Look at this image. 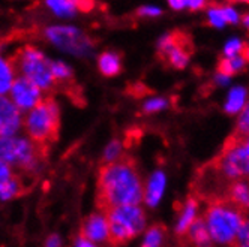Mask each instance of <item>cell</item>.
Segmentation results:
<instances>
[{
  "label": "cell",
  "instance_id": "6da1fadb",
  "mask_svg": "<svg viewBox=\"0 0 249 247\" xmlns=\"http://www.w3.org/2000/svg\"><path fill=\"white\" fill-rule=\"evenodd\" d=\"M143 199L144 186L132 157L122 156L117 162L101 166L96 205L102 213L117 207L138 205Z\"/></svg>",
  "mask_w": 249,
  "mask_h": 247
},
{
  "label": "cell",
  "instance_id": "7a4b0ae2",
  "mask_svg": "<svg viewBox=\"0 0 249 247\" xmlns=\"http://www.w3.org/2000/svg\"><path fill=\"white\" fill-rule=\"evenodd\" d=\"M213 241L231 246L245 222V214L225 199L207 202L203 216Z\"/></svg>",
  "mask_w": 249,
  "mask_h": 247
},
{
  "label": "cell",
  "instance_id": "3957f363",
  "mask_svg": "<svg viewBox=\"0 0 249 247\" xmlns=\"http://www.w3.org/2000/svg\"><path fill=\"white\" fill-rule=\"evenodd\" d=\"M24 126L30 141L48 148V144L57 139L60 128V111L56 100L53 98L41 99L36 107L30 110Z\"/></svg>",
  "mask_w": 249,
  "mask_h": 247
},
{
  "label": "cell",
  "instance_id": "277c9868",
  "mask_svg": "<svg viewBox=\"0 0 249 247\" xmlns=\"http://www.w3.org/2000/svg\"><path fill=\"white\" fill-rule=\"evenodd\" d=\"M14 72L18 70L21 78L35 84L39 90L50 92L56 87L51 72V60H48L39 49L32 45L23 47L14 59L9 60Z\"/></svg>",
  "mask_w": 249,
  "mask_h": 247
},
{
  "label": "cell",
  "instance_id": "5b68a950",
  "mask_svg": "<svg viewBox=\"0 0 249 247\" xmlns=\"http://www.w3.org/2000/svg\"><path fill=\"white\" fill-rule=\"evenodd\" d=\"M108 220V244L119 247L135 238L146 226V214L138 205L117 207L105 213Z\"/></svg>",
  "mask_w": 249,
  "mask_h": 247
},
{
  "label": "cell",
  "instance_id": "8992f818",
  "mask_svg": "<svg viewBox=\"0 0 249 247\" xmlns=\"http://www.w3.org/2000/svg\"><path fill=\"white\" fill-rule=\"evenodd\" d=\"M45 147L24 138H0V161L8 165H17L24 171H35L47 156Z\"/></svg>",
  "mask_w": 249,
  "mask_h": 247
},
{
  "label": "cell",
  "instance_id": "52a82bcc",
  "mask_svg": "<svg viewBox=\"0 0 249 247\" xmlns=\"http://www.w3.org/2000/svg\"><path fill=\"white\" fill-rule=\"evenodd\" d=\"M194 52V42L191 34L174 30L159 41L158 57L165 66L173 69H183Z\"/></svg>",
  "mask_w": 249,
  "mask_h": 247
},
{
  "label": "cell",
  "instance_id": "ba28073f",
  "mask_svg": "<svg viewBox=\"0 0 249 247\" xmlns=\"http://www.w3.org/2000/svg\"><path fill=\"white\" fill-rule=\"evenodd\" d=\"M45 36L50 42L56 44L66 51L74 52V54H86L92 48V42L89 41L86 34L74 27H50L45 30Z\"/></svg>",
  "mask_w": 249,
  "mask_h": 247
},
{
  "label": "cell",
  "instance_id": "9c48e42d",
  "mask_svg": "<svg viewBox=\"0 0 249 247\" xmlns=\"http://www.w3.org/2000/svg\"><path fill=\"white\" fill-rule=\"evenodd\" d=\"M11 100L20 111L33 110L41 102V90L26 78H15L11 87Z\"/></svg>",
  "mask_w": 249,
  "mask_h": 247
},
{
  "label": "cell",
  "instance_id": "30bf717a",
  "mask_svg": "<svg viewBox=\"0 0 249 247\" xmlns=\"http://www.w3.org/2000/svg\"><path fill=\"white\" fill-rule=\"evenodd\" d=\"M80 237L92 243H108V220L105 213H93L87 216L81 223Z\"/></svg>",
  "mask_w": 249,
  "mask_h": 247
},
{
  "label": "cell",
  "instance_id": "8fae6325",
  "mask_svg": "<svg viewBox=\"0 0 249 247\" xmlns=\"http://www.w3.org/2000/svg\"><path fill=\"white\" fill-rule=\"evenodd\" d=\"M21 126V111L14 102L0 96V138L12 136Z\"/></svg>",
  "mask_w": 249,
  "mask_h": 247
},
{
  "label": "cell",
  "instance_id": "7c38bea8",
  "mask_svg": "<svg viewBox=\"0 0 249 247\" xmlns=\"http://www.w3.org/2000/svg\"><path fill=\"white\" fill-rule=\"evenodd\" d=\"M224 199L245 214L246 211H249V184L245 180L231 183L225 190Z\"/></svg>",
  "mask_w": 249,
  "mask_h": 247
},
{
  "label": "cell",
  "instance_id": "4fadbf2b",
  "mask_svg": "<svg viewBox=\"0 0 249 247\" xmlns=\"http://www.w3.org/2000/svg\"><path fill=\"white\" fill-rule=\"evenodd\" d=\"M198 202H200V199L195 195H192V193L185 201V204L180 210L179 220H177V228H176V232L179 237H185L189 226L195 220V213H197V210H198Z\"/></svg>",
  "mask_w": 249,
  "mask_h": 247
},
{
  "label": "cell",
  "instance_id": "5bb4252c",
  "mask_svg": "<svg viewBox=\"0 0 249 247\" xmlns=\"http://www.w3.org/2000/svg\"><path fill=\"white\" fill-rule=\"evenodd\" d=\"M185 237L186 241L194 247H210L212 244V237L209 234V229L203 217H195Z\"/></svg>",
  "mask_w": 249,
  "mask_h": 247
},
{
  "label": "cell",
  "instance_id": "9a60e30c",
  "mask_svg": "<svg viewBox=\"0 0 249 247\" xmlns=\"http://www.w3.org/2000/svg\"><path fill=\"white\" fill-rule=\"evenodd\" d=\"M164 187H165V175L162 171H156L150 177L144 189V201L149 207H155L159 202V199L162 197Z\"/></svg>",
  "mask_w": 249,
  "mask_h": 247
},
{
  "label": "cell",
  "instance_id": "2e32d148",
  "mask_svg": "<svg viewBox=\"0 0 249 247\" xmlns=\"http://www.w3.org/2000/svg\"><path fill=\"white\" fill-rule=\"evenodd\" d=\"M98 67L101 74L105 77H116L122 72V60L120 56L113 51H105L98 59Z\"/></svg>",
  "mask_w": 249,
  "mask_h": 247
},
{
  "label": "cell",
  "instance_id": "e0dca14e",
  "mask_svg": "<svg viewBox=\"0 0 249 247\" xmlns=\"http://www.w3.org/2000/svg\"><path fill=\"white\" fill-rule=\"evenodd\" d=\"M245 60L242 59V56H236V57H222L218 62V74L222 77L230 78L231 75H234L243 69L245 66Z\"/></svg>",
  "mask_w": 249,
  "mask_h": 247
},
{
  "label": "cell",
  "instance_id": "ac0fdd59",
  "mask_svg": "<svg viewBox=\"0 0 249 247\" xmlns=\"http://www.w3.org/2000/svg\"><path fill=\"white\" fill-rule=\"evenodd\" d=\"M24 193V184L21 183V180L18 177H14L8 181L0 183V199L8 201L17 197H21Z\"/></svg>",
  "mask_w": 249,
  "mask_h": 247
},
{
  "label": "cell",
  "instance_id": "d6986e66",
  "mask_svg": "<svg viewBox=\"0 0 249 247\" xmlns=\"http://www.w3.org/2000/svg\"><path fill=\"white\" fill-rule=\"evenodd\" d=\"M245 99H246V92L243 87H236L230 92L227 103H225V111L228 114H236L245 107Z\"/></svg>",
  "mask_w": 249,
  "mask_h": 247
},
{
  "label": "cell",
  "instance_id": "ffe728a7",
  "mask_svg": "<svg viewBox=\"0 0 249 247\" xmlns=\"http://www.w3.org/2000/svg\"><path fill=\"white\" fill-rule=\"evenodd\" d=\"M165 232H167V229L164 225H161V223L153 225L146 232V237H144V241L141 244V247H161Z\"/></svg>",
  "mask_w": 249,
  "mask_h": 247
},
{
  "label": "cell",
  "instance_id": "44dd1931",
  "mask_svg": "<svg viewBox=\"0 0 249 247\" xmlns=\"http://www.w3.org/2000/svg\"><path fill=\"white\" fill-rule=\"evenodd\" d=\"M14 80V69L11 63L0 57V96L11 90Z\"/></svg>",
  "mask_w": 249,
  "mask_h": 247
},
{
  "label": "cell",
  "instance_id": "7402d4cb",
  "mask_svg": "<svg viewBox=\"0 0 249 247\" xmlns=\"http://www.w3.org/2000/svg\"><path fill=\"white\" fill-rule=\"evenodd\" d=\"M51 72L56 84H72V70L63 62H51Z\"/></svg>",
  "mask_w": 249,
  "mask_h": 247
},
{
  "label": "cell",
  "instance_id": "603a6c76",
  "mask_svg": "<svg viewBox=\"0 0 249 247\" xmlns=\"http://www.w3.org/2000/svg\"><path fill=\"white\" fill-rule=\"evenodd\" d=\"M47 6L56 12L57 15L62 16H69V15H74L77 12V2H71V0H50L47 2Z\"/></svg>",
  "mask_w": 249,
  "mask_h": 247
},
{
  "label": "cell",
  "instance_id": "cb8c5ba5",
  "mask_svg": "<svg viewBox=\"0 0 249 247\" xmlns=\"http://www.w3.org/2000/svg\"><path fill=\"white\" fill-rule=\"evenodd\" d=\"M122 144L120 141L114 139L111 143L107 146L105 151H104V157H102V165H108V164H113V162H117L119 159L122 157Z\"/></svg>",
  "mask_w": 249,
  "mask_h": 247
},
{
  "label": "cell",
  "instance_id": "d4e9b609",
  "mask_svg": "<svg viewBox=\"0 0 249 247\" xmlns=\"http://www.w3.org/2000/svg\"><path fill=\"white\" fill-rule=\"evenodd\" d=\"M233 133L240 136V138L249 136V103L246 105V107H243V111L239 115L237 125H236V129Z\"/></svg>",
  "mask_w": 249,
  "mask_h": 247
},
{
  "label": "cell",
  "instance_id": "484cf974",
  "mask_svg": "<svg viewBox=\"0 0 249 247\" xmlns=\"http://www.w3.org/2000/svg\"><path fill=\"white\" fill-rule=\"evenodd\" d=\"M230 247H249V219H245L243 225L239 229L236 240Z\"/></svg>",
  "mask_w": 249,
  "mask_h": 247
},
{
  "label": "cell",
  "instance_id": "4316f807",
  "mask_svg": "<svg viewBox=\"0 0 249 247\" xmlns=\"http://www.w3.org/2000/svg\"><path fill=\"white\" fill-rule=\"evenodd\" d=\"M209 23L215 27H224L227 23H225V18H224V11H222V6L219 8H210L209 9Z\"/></svg>",
  "mask_w": 249,
  "mask_h": 247
},
{
  "label": "cell",
  "instance_id": "83f0119b",
  "mask_svg": "<svg viewBox=\"0 0 249 247\" xmlns=\"http://www.w3.org/2000/svg\"><path fill=\"white\" fill-rule=\"evenodd\" d=\"M168 102L162 98H156V99H152V100H147L143 107V111L146 114H152V113H156V111H161L164 108H167Z\"/></svg>",
  "mask_w": 249,
  "mask_h": 247
},
{
  "label": "cell",
  "instance_id": "f1b7e54d",
  "mask_svg": "<svg viewBox=\"0 0 249 247\" xmlns=\"http://www.w3.org/2000/svg\"><path fill=\"white\" fill-rule=\"evenodd\" d=\"M243 48V44L239 41V39H231L225 48H224V54L225 57H236V56H240V51Z\"/></svg>",
  "mask_w": 249,
  "mask_h": 247
},
{
  "label": "cell",
  "instance_id": "f546056e",
  "mask_svg": "<svg viewBox=\"0 0 249 247\" xmlns=\"http://www.w3.org/2000/svg\"><path fill=\"white\" fill-rule=\"evenodd\" d=\"M14 177V174H12V169L11 166L3 162V161H0V183H3V181H8Z\"/></svg>",
  "mask_w": 249,
  "mask_h": 247
},
{
  "label": "cell",
  "instance_id": "4dcf8cb0",
  "mask_svg": "<svg viewBox=\"0 0 249 247\" xmlns=\"http://www.w3.org/2000/svg\"><path fill=\"white\" fill-rule=\"evenodd\" d=\"M162 12L159 8H155V6H143L137 11V15L140 16H159Z\"/></svg>",
  "mask_w": 249,
  "mask_h": 247
},
{
  "label": "cell",
  "instance_id": "1f68e13d",
  "mask_svg": "<svg viewBox=\"0 0 249 247\" xmlns=\"http://www.w3.org/2000/svg\"><path fill=\"white\" fill-rule=\"evenodd\" d=\"M222 11H224V18H225V23H231V24H234L239 21V15L237 12L233 9V8H230V6H222Z\"/></svg>",
  "mask_w": 249,
  "mask_h": 247
},
{
  "label": "cell",
  "instance_id": "d6a6232c",
  "mask_svg": "<svg viewBox=\"0 0 249 247\" xmlns=\"http://www.w3.org/2000/svg\"><path fill=\"white\" fill-rule=\"evenodd\" d=\"M62 241H60V237L56 235V234H53L51 237L47 238L45 241V247H60Z\"/></svg>",
  "mask_w": 249,
  "mask_h": 247
},
{
  "label": "cell",
  "instance_id": "836d02e7",
  "mask_svg": "<svg viewBox=\"0 0 249 247\" xmlns=\"http://www.w3.org/2000/svg\"><path fill=\"white\" fill-rule=\"evenodd\" d=\"M207 3L206 2H203V0H192V2H186V8L188 9H192V11H198V9H203L204 6H206Z\"/></svg>",
  "mask_w": 249,
  "mask_h": 247
},
{
  "label": "cell",
  "instance_id": "e575fe53",
  "mask_svg": "<svg viewBox=\"0 0 249 247\" xmlns=\"http://www.w3.org/2000/svg\"><path fill=\"white\" fill-rule=\"evenodd\" d=\"M75 247H96V246L92 241H89L83 237H78V240L75 241Z\"/></svg>",
  "mask_w": 249,
  "mask_h": 247
},
{
  "label": "cell",
  "instance_id": "d590c367",
  "mask_svg": "<svg viewBox=\"0 0 249 247\" xmlns=\"http://www.w3.org/2000/svg\"><path fill=\"white\" fill-rule=\"evenodd\" d=\"M77 8L80 11H84V12H89L92 8H93V3L92 2H77Z\"/></svg>",
  "mask_w": 249,
  "mask_h": 247
},
{
  "label": "cell",
  "instance_id": "8d00e7d4",
  "mask_svg": "<svg viewBox=\"0 0 249 247\" xmlns=\"http://www.w3.org/2000/svg\"><path fill=\"white\" fill-rule=\"evenodd\" d=\"M240 56L245 60V63H249V44H243V48L240 51Z\"/></svg>",
  "mask_w": 249,
  "mask_h": 247
},
{
  "label": "cell",
  "instance_id": "74e56055",
  "mask_svg": "<svg viewBox=\"0 0 249 247\" xmlns=\"http://www.w3.org/2000/svg\"><path fill=\"white\" fill-rule=\"evenodd\" d=\"M170 6L173 8V9H183V8H186V2H174V0H171L170 2Z\"/></svg>",
  "mask_w": 249,
  "mask_h": 247
},
{
  "label": "cell",
  "instance_id": "f35d334b",
  "mask_svg": "<svg viewBox=\"0 0 249 247\" xmlns=\"http://www.w3.org/2000/svg\"><path fill=\"white\" fill-rule=\"evenodd\" d=\"M242 23H243V26H245L246 29H249V12L242 15Z\"/></svg>",
  "mask_w": 249,
  "mask_h": 247
},
{
  "label": "cell",
  "instance_id": "ab89813d",
  "mask_svg": "<svg viewBox=\"0 0 249 247\" xmlns=\"http://www.w3.org/2000/svg\"><path fill=\"white\" fill-rule=\"evenodd\" d=\"M245 150H246V153H248V156H249V138H248L246 144H245Z\"/></svg>",
  "mask_w": 249,
  "mask_h": 247
}]
</instances>
